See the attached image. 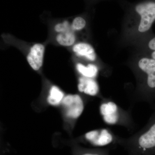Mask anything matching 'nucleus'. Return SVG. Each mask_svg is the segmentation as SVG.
Here are the masks:
<instances>
[{
	"label": "nucleus",
	"instance_id": "nucleus-1",
	"mask_svg": "<svg viewBox=\"0 0 155 155\" xmlns=\"http://www.w3.org/2000/svg\"><path fill=\"white\" fill-rule=\"evenodd\" d=\"M153 110L144 127L128 138L120 137L119 145L129 155H155V103Z\"/></svg>",
	"mask_w": 155,
	"mask_h": 155
},
{
	"label": "nucleus",
	"instance_id": "nucleus-9",
	"mask_svg": "<svg viewBox=\"0 0 155 155\" xmlns=\"http://www.w3.org/2000/svg\"><path fill=\"white\" fill-rule=\"evenodd\" d=\"M72 50L77 56L84 57L89 61H94L96 59V54L93 47L89 44L81 42L76 44Z\"/></svg>",
	"mask_w": 155,
	"mask_h": 155
},
{
	"label": "nucleus",
	"instance_id": "nucleus-12",
	"mask_svg": "<svg viewBox=\"0 0 155 155\" xmlns=\"http://www.w3.org/2000/svg\"><path fill=\"white\" fill-rule=\"evenodd\" d=\"M76 37L73 30L58 34L56 36L57 42L63 46L69 47L75 43Z\"/></svg>",
	"mask_w": 155,
	"mask_h": 155
},
{
	"label": "nucleus",
	"instance_id": "nucleus-14",
	"mask_svg": "<svg viewBox=\"0 0 155 155\" xmlns=\"http://www.w3.org/2000/svg\"><path fill=\"white\" fill-rule=\"evenodd\" d=\"M54 30L58 33L66 32L72 30L71 25L67 20L63 21L61 23H58L55 25L54 28Z\"/></svg>",
	"mask_w": 155,
	"mask_h": 155
},
{
	"label": "nucleus",
	"instance_id": "nucleus-8",
	"mask_svg": "<svg viewBox=\"0 0 155 155\" xmlns=\"http://www.w3.org/2000/svg\"><path fill=\"white\" fill-rule=\"evenodd\" d=\"M78 89L80 93L90 97H98L100 94L99 87L94 78L81 76L78 79Z\"/></svg>",
	"mask_w": 155,
	"mask_h": 155
},
{
	"label": "nucleus",
	"instance_id": "nucleus-13",
	"mask_svg": "<svg viewBox=\"0 0 155 155\" xmlns=\"http://www.w3.org/2000/svg\"><path fill=\"white\" fill-rule=\"evenodd\" d=\"M86 24V21L83 18L80 17H76L73 19L71 27L74 31H79L84 28Z\"/></svg>",
	"mask_w": 155,
	"mask_h": 155
},
{
	"label": "nucleus",
	"instance_id": "nucleus-11",
	"mask_svg": "<svg viewBox=\"0 0 155 155\" xmlns=\"http://www.w3.org/2000/svg\"><path fill=\"white\" fill-rule=\"evenodd\" d=\"M76 67L78 72L83 77L94 78L98 74V68L94 64H89L87 66H85L78 63L76 64Z\"/></svg>",
	"mask_w": 155,
	"mask_h": 155
},
{
	"label": "nucleus",
	"instance_id": "nucleus-7",
	"mask_svg": "<svg viewBox=\"0 0 155 155\" xmlns=\"http://www.w3.org/2000/svg\"><path fill=\"white\" fill-rule=\"evenodd\" d=\"M45 51V46L41 44H35L31 48L27 61L33 70L38 71L42 66Z\"/></svg>",
	"mask_w": 155,
	"mask_h": 155
},
{
	"label": "nucleus",
	"instance_id": "nucleus-10",
	"mask_svg": "<svg viewBox=\"0 0 155 155\" xmlns=\"http://www.w3.org/2000/svg\"><path fill=\"white\" fill-rule=\"evenodd\" d=\"M65 96L62 90L55 85L50 88L47 101L49 104L52 106H57L62 104Z\"/></svg>",
	"mask_w": 155,
	"mask_h": 155
},
{
	"label": "nucleus",
	"instance_id": "nucleus-4",
	"mask_svg": "<svg viewBox=\"0 0 155 155\" xmlns=\"http://www.w3.org/2000/svg\"><path fill=\"white\" fill-rule=\"evenodd\" d=\"M120 137L109 128H101L88 131L83 135L87 142L97 147H112L119 145Z\"/></svg>",
	"mask_w": 155,
	"mask_h": 155
},
{
	"label": "nucleus",
	"instance_id": "nucleus-2",
	"mask_svg": "<svg viewBox=\"0 0 155 155\" xmlns=\"http://www.w3.org/2000/svg\"><path fill=\"white\" fill-rule=\"evenodd\" d=\"M138 67L142 74L141 82L133 100L148 103L152 107L155 103V61L152 58H142Z\"/></svg>",
	"mask_w": 155,
	"mask_h": 155
},
{
	"label": "nucleus",
	"instance_id": "nucleus-16",
	"mask_svg": "<svg viewBox=\"0 0 155 155\" xmlns=\"http://www.w3.org/2000/svg\"><path fill=\"white\" fill-rule=\"evenodd\" d=\"M148 47L150 49L152 50L151 57L155 61V37L152 39L148 43Z\"/></svg>",
	"mask_w": 155,
	"mask_h": 155
},
{
	"label": "nucleus",
	"instance_id": "nucleus-3",
	"mask_svg": "<svg viewBox=\"0 0 155 155\" xmlns=\"http://www.w3.org/2000/svg\"><path fill=\"white\" fill-rule=\"evenodd\" d=\"M99 111L103 121L107 125L123 126L129 130L135 128L131 110H124L110 99L102 98Z\"/></svg>",
	"mask_w": 155,
	"mask_h": 155
},
{
	"label": "nucleus",
	"instance_id": "nucleus-5",
	"mask_svg": "<svg viewBox=\"0 0 155 155\" xmlns=\"http://www.w3.org/2000/svg\"><path fill=\"white\" fill-rule=\"evenodd\" d=\"M65 115L72 121L77 120L83 113L85 101L78 94H69L65 96L62 103Z\"/></svg>",
	"mask_w": 155,
	"mask_h": 155
},
{
	"label": "nucleus",
	"instance_id": "nucleus-6",
	"mask_svg": "<svg viewBox=\"0 0 155 155\" xmlns=\"http://www.w3.org/2000/svg\"><path fill=\"white\" fill-rule=\"evenodd\" d=\"M135 10L140 16L138 31L142 33L146 32L155 20V2L148 1L140 3L136 6Z\"/></svg>",
	"mask_w": 155,
	"mask_h": 155
},
{
	"label": "nucleus",
	"instance_id": "nucleus-15",
	"mask_svg": "<svg viewBox=\"0 0 155 155\" xmlns=\"http://www.w3.org/2000/svg\"><path fill=\"white\" fill-rule=\"evenodd\" d=\"M110 148H105L94 151L85 152L81 154L80 155H110Z\"/></svg>",
	"mask_w": 155,
	"mask_h": 155
}]
</instances>
